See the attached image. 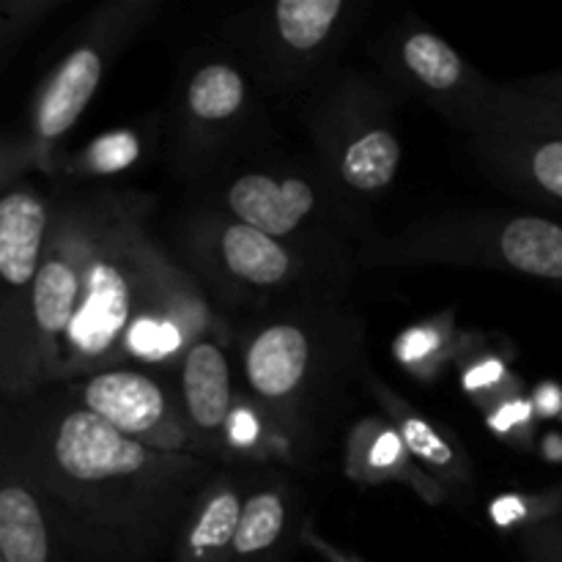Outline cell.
I'll use <instances>...</instances> for the list:
<instances>
[{"instance_id": "cell-1", "label": "cell", "mask_w": 562, "mask_h": 562, "mask_svg": "<svg viewBox=\"0 0 562 562\" xmlns=\"http://www.w3.org/2000/svg\"><path fill=\"white\" fill-rule=\"evenodd\" d=\"M44 477L53 492L99 514H110V527L140 530L137 514L162 494L179 488V481L195 475V464L165 456L130 439L93 415L86 406L60 412L44 439ZM148 536V530L143 527Z\"/></svg>"}, {"instance_id": "cell-2", "label": "cell", "mask_w": 562, "mask_h": 562, "mask_svg": "<svg viewBox=\"0 0 562 562\" xmlns=\"http://www.w3.org/2000/svg\"><path fill=\"white\" fill-rule=\"evenodd\" d=\"M143 272L132 256L119 247L88 241L82 250L80 296L55 366H97L126 349L132 327L143 318H154V311L143 307Z\"/></svg>"}, {"instance_id": "cell-3", "label": "cell", "mask_w": 562, "mask_h": 562, "mask_svg": "<svg viewBox=\"0 0 562 562\" xmlns=\"http://www.w3.org/2000/svg\"><path fill=\"white\" fill-rule=\"evenodd\" d=\"M80 404L130 439L154 450L173 448L181 428L170 412L168 395L148 373L102 371L80 387Z\"/></svg>"}, {"instance_id": "cell-4", "label": "cell", "mask_w": 562, "mask_h": 562, "mask_svg": "<svg viewBox=\"0 0 562 562\" xmlns=\"http://www.w3.org/2000/svg\"><path fill=\"white\" fill-rule=\"evenodd\" d=\"M311 362V335L296 324H272L261 329L245 351L247 382L272 404H283L305 384Z\"/></svg>"}, {"instance_id": "cell-5", "label": "cell", "mask_w": 562, "mask_h": 562, "mask_svg": "<svg viewBox=\"0 0 562 562\" xmlns=\"http://www.w3.org/2000/svg\"><path fill=\"white\" fill-rule=\"evenodd\" d=\"M82 280V247L58 245L49 256H44L38 278L31 291L33 324L47 351L49 362H58L64 340L69 335L71 316H75L77 296Z\"/></svg>"}, {"instance_id": "cell-6", "label": "cell", "mask_w": 562, "mask_h": 562, "mask_svg": "<svg viewBox=\"0 0 562 562\" xmlns=\"http://www.w3.org/2000/svg\"><path fill=\"white\" fill-rule=\"evenodd\" d=\"M316 195L302 179H272L263 173L241 176L228 192V206L241 225L267 236H285L311 214Z\"/></svg>"}, {"instance_id": "cell-7", "label": "cell", "mask_w": 562, "mask_h": 562, "mask_svg": "<svg viewBox=\"0 0 562 562\" xmlns=\"http://www.w3.org/2000/svg\"><path fill=\"white\" fill-rule=\"evenodd\" d=\"M104 60L99 49L93 47H77L75 53L66 55L55 75L49 77L44 86L42 97L36 104V135L38 140L49 143L58 140L60 135L75 126L82 110L97 93L99 82H102Z\"/></svg>"}, {"instance_id": "cell-8", "label": "cell", "mask_w": 562, "mask_h": 562, "mask_svg": "<svg viewBox=\"0 0 562 562\" xmlns=\"http://www.w3.org/2000/svg\"><path fill=\"white\" fill-rule=\"evenodd\" d=\"M47 209L33 192H9L0 203V274L14 291H33L42 269Z\"/></svg>"}, {"instance_id": "cell-9", "label": "cell", "mask_w": 562, "mask_h": 562, "mask_svg": "<svg viewBox=\"0 0 562 562\" xmlns=\"http://www.w3.org/2000/svg\"><path fill=\"white\" fill-rule=\"evenodd\" d=\"M181 395L187 417L203 434L223 431L231 420V368L212 340H192L181 362Z\"/></svg>"}, {"instance_id": "cell-10", "label": "cell", "mask_w": 562, "mask_h": 562, "mask_svg": "<svg viewBox=\"0 0 562 562\" xmlns=\"http://www.w3.org/2000/svg\"><path fill=\"white\" fill-rule=\"evenodd\" d=\"M0 554L3 562H53L47 516L31 488L14 481L0 492Z\"/></svg>"}, {"instance_id": "cell-11", "label": "cell", "mask_w": 562, "mask_h": 562, "mask_svg": "<svg viewBox=\"0 0 562 562\" xmlns=\"http://www.w3.org/2000/svg\"><path fill=\"white\" fill-rule=\"evenodd\" d=\"M220 252L231 272L245 283L269 289L280 285L291 274V256L274 236L261 234L250 225H231L223 231Z\"/></svg>"}, {"instance_id": "cell-12", "label": "cell", "mask_w": 562, "mask_h": 562, "mask_svg": "<svg viewBox=\"0 0 562 562\" xmlns=\"http://www.w3.org/2000/svg\"><path fill=\"white\" fill-rule=\"evenodd\" d=\"M499 252L516 272L562 280V225L543 217H516L499 234Z\"/></svg>"}, {"instance_id": "cell-13", "label": "cell", "mask_w": 562, "mask_h": 562, "mask_svg": "<svg viewBox=\"0 0 562 562\" xmlns=\"http://www.w3.org/2000/svg\"><path fill=\"white\" fill-rule=\"evenodd\" d=\"M241 510L245 503L234 488H220L212 494L184 532L179 562H228Z\"/></svg>"}, {"instance_id": "cell-14", "label": "cell", "mask_w": 562, "mask_h": 562, "mask_svg": "<svg viewBox=\"0 0 562 562\" xmlns=\"http://www.w3.org/2000/svg\"><path fill=\"white\" fill-rule=\"evenodd\" d=\"M401 162V146L393 132L371 130L357 137L344 154V179L355 190L373 192L393 181Z\"/></svg>"}, {"instance_id": "cell-15", "label": "cell", "mask_w": 562, "mask_h": 562, "mask_svg": "<svg viewBox=\"0 0 562 562\" xmlns=\"http://www.w3.org/2000/svg\"><path fill=\"white\" fill-rule=\"evenodd\" d=\"M340 11V0H283L274 5V25L291 49L307 53L329 36Z\"/></svg>"}, {"instance_id": "cell-16", "label": "cell", "mask_w": 562, "mask_h": 562, "mask_svg": "<svg viewBox=\"0 0 562 562\" xmlns=\"http://www.w3.org/2000/svg\"><path fill=\"white\" fill-rule=\"evenodd\" d=\"M187 102L201 121L231 119L245 104V80L234 66L209 64L192 77Z\"/></svg>"}, {"instance_id": "cell-17", "label": "cell", "mask_w": 562, "mask_h": 562, "mask_svg": "<svg viewBox=\"0 0 562 562\" xmlns=\"http://www.w3.org/2000/svg\"><path fill=\"white\" fill-rule=\"evenodd\" d=\"M404 64L423 86L434 91H453L464 75V64L456 49L434 33H415L406 38Z\"/></svg>"}, {"instance_id": "cell-18", "label": "cell", "mask_w": 562, "mask_h": 562, "mask_svg": "<svg viewBox=\"0 0 562 562\" xmlns=\"http://www.w3.org/2000/svg\"><path fill=\"white\" fill-rule=\"evenodd\" d=\"M140 157V143L130 130H115L97 137L91 146L82 151V168L93 176H110L130 168Z\"/></svg>"}, {"instance_id": "cell-19", "label": "cell", "mask_w": 562, "mask_h": 562, "mask_svg": "<svg viewBox=\"0 0 562 562\" xmlns=\"http://www.w3.org/2000/svg\"><path fill=\"white\" fill-rule=\"evenodd\" d=\"M398 431L406 450H409L412 456H417L420 461H426V464L450 467L456 461L453 448H450L423 417L404 412V415H398Z\"/></svg>"}, {"instance_id": "cell-20", "label": "cell", "mask_w": 562, "mask_h": 562, "mask_svg": "<svg viewBox=\"0 0 562 562\" xmlns=\"http://www.w3.org/2000/svg\"><path fill=\"white\" fill-rule=\"evenodd\" d=\"M532 179L562 201V140H549L532 151L530 157Z\"/></svg>"}, {"instance_id": "cell-21", "label": "cell", "mask_w": 562, "mask_h": 562, "mask_svg": "<svg viewBox=\"0 0 562 562\" xmlns=\"http://www.w3.org/2000/svg\"><path fill=\"white\" fill-rule=\"evenodd\" d=\"M431 346H434L431 333H426V329H417V333H409L404 340H401L398 351H401V357L412 360V357H417V355H426Z\"/></svg>"}, {"instance_id": "cell-22", "label": "cell", "mask_w": 562, "mask_h": 562, "mask_svg": "<svg viewBox=\"0 0 562 562\" xmlns=\"http://www.w3.org/2000/svg\"><path fill=\"white\" fill-rule=\"evenodd\" d=\"M228 434L234 442H256V420L247 412L228 420Z\"/></svg>"}, {"instance_id": "cell-23", "label": "cell", "mask_w": 562, "mask_h": 562, "mask_svg": "<svg viewBox=\"0 0 562 562\" xmlns=\"http://www.w3.org/2000/svg\"><path fill=\"white\" fill-rule=\"evenodd\" d=\"M401 439H395V437H382L376 442V448H373V453H371V464H393V459L398 461V450H401Z\"/></svg>"}, {"instance_id": "cell-24", "label": "cell", "mask_w": 562, "mask_h": 562, "mask_svg": "<svg viewBox=\"0 0 562 562\" xmlns=\"http://www.w3.org/2000/svg\"><path fill=\"white\" fill-rule=\"evenodd\" d=\"M538 404H541V409L547 415H554L560 409V393L554 387H543L541 395H538Z\"/></svg>"}, {"instance_id": "cell-25", "label": "cell", "mask_w": 562, "mask_h": 562, "mask_svg": "<svg viewBox=\"0 0 562 562\" xmlns=\"http://www.w3.org/2000/svg\"><path fill=\"white\" fill-rule=\"evenodd\" d=\"M560 562H562V560H560Z\"/></svg>"}]
</instances>
